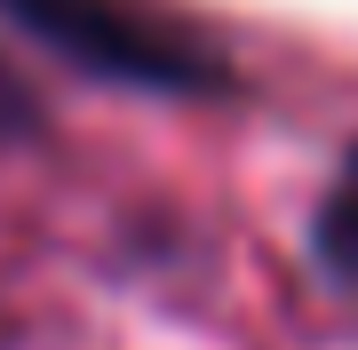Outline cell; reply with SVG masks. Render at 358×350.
<instances>
[{"instance_id":"obj_1","label":"cell","mask_w":358,"mask_h":350,"mask_svg":"<svg viewBox=\"0 0 358 350\" xmlns=\"http://www.w3.org/2000/svg\"><path fill=\"white\" fill-rule=\"evenodd\" d=\"M0 24H16L48 56H64L72 72H96L112 88H152V96L231 88L223 48L152 0H0Z\"/></svg>"},{"instance_id":"obj_2","label":"cell","mask_w":358,"mask_h":350,"mask_svg":"<svg viewBox=\"0 0 358 350\" xmlns=\"http://www.w3.org/2000/svg\"><path fill=\"white\" fill-rule=\"evenodd\" d=\"M319 263L334 279H358V152L343 159V175L319 199Z\"/></svg>"},{"instance_id":"obj_3","label":"cell","mask_w":358,"mask_h":350,"mask_svg":"<svg viewBox=\"0 0 358 350\" xmlns=\"http://www.w3.org/2000/svg\"><path fill=\"white\" fill-rule=\"evenodd\" d=\"M24 128H32V96H24V80L0 64V143H16Z\"/></svg>"}]
</instances>
